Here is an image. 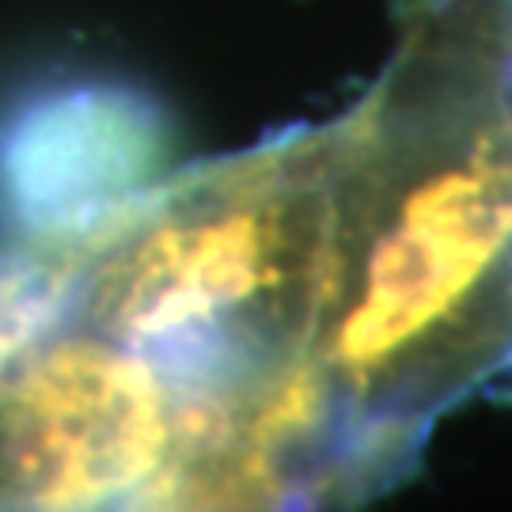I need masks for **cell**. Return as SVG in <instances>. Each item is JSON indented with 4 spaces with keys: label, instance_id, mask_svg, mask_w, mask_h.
Segmentation results:
<instances>
[{
    "label": "cell",
    "instance_id": "cell-1",
    "mask_svg": "<svg viewBox=\"0 0 512 512\" xmlns=\"http://www.w3.org/2000/svg\"><path fill=\"white\" fill-rule=\"evenodd\" d=\"M395 69L330 129L311 342L334 425L399 486L440 421L512 387V61L475 0H418Z\"/></svg>",
    "mask_w": 512,
    "mask_h": 512
},
{
    "label": "cell",
    "instance_id": "cell-2",
    "mask_svg": "<svg viewBox=\"0 0 512 512\" xmlns=\"http://www.w3.org/2000/svg\"><path fill=\"white\" fill-rule=\"evenodd\" d=\"M171 126L148 92L57 76L0 110V228L16 243H84L148 186Z\"/></svg>",
    "mask_w": 512,
    "mask_h": 512
}]
</instances>
